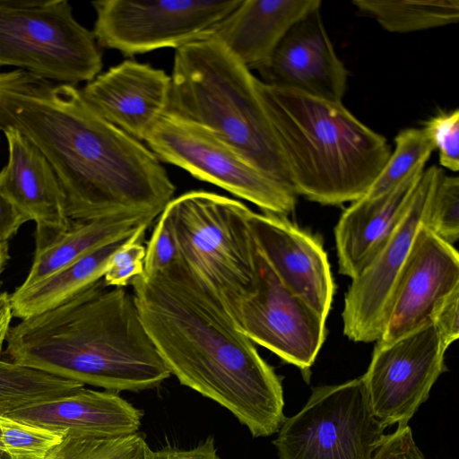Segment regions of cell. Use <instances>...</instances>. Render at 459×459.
<instances>
[{
    "label": "cell",
    "instance_id": "6da1fadb",
    "mask_svg": "<svg viewBox=\"0 0 459 459\" xmlns=\"http://www.w3.org/2000/svg\"><path fill=\"white\" fill-rule=\"evenodd\" d=\"M0 125L48 160L70 220L160 215L173 199L176 186L154 153L101 117L74 85L20 69L0 73Z\"/></svg>",
    "mask_w": 459,
    "mask_h": 459
},
{
    "label": "cell",
    "instance_id": "7a4b0ae2",
    "mask_svg": "<svg viewBox=\"0 0 459 459\" xmlns=\"http://www.w3.org/2000/svg\"><path fill=\"white\" fill-rule=\"evenodd\" d=\"M142 322L179 383L219 403L254 437L285 420L281 377L181 261L131 282Z\"/></svg>",
    "mask_w": 459,
    "mask_h": 459
},
{
    "label": "cell",
    "instance_id": "3957f363",
    "mask_svg": "<svg viewBox=\"0 0 459 459\" xmlns=\"http://www.w3.org/2000/svg\"><path fill=\"white\" fill-rule=\"evenodd\" d=\"M6 343L9 361L115 393L155 388L171 376L134 294L103 278L11 326Z\"/></svg>",
    "mask_w": 459,
    "mask_h": 459
},
{
    "label": "cell",
    "instance_id": "277c9868",
    "mask_svg": "<svg viewBox=\"0 0 459 459\" xmlns=\"http://www.w3.org/2000/svg\"><path fill=\"white\" fill-rule=\"evenodd\" d=\"M296 195L325 205L363 197L386 163V139L342 102L275 88L257 78Z\"/></svg>",
    "mask_w": 459,
    "mask_h": 459
},
{
    "label": "cell",
    "instance_id": "5b68a950",
    "mask_svg": "<svg viewBox=\"0 0 459 459\" xmlns=\"http://www.w3.org/2000/svg\"><path fill=\"white\" fill-rule=\"evenodd\" d=\"M170 77L167 112L202 126L257 169L290 186L257 78L222 44L201 39L176 49Z\"/></svg>",
    "mask_w": 459,
    "mask_h": 459
},
{
    "label": "cell",
    "instance_id": "8992f818",
    "mask_svg": "<svg viewBox=\"0 0 459 459\" xmlns=\"http://www.w3.org/2000/svg\"><path fill=\"white\" fill-rule=\"evenodd\" d=\"M164 211L180 260L218 298L239 328L242 303L256 288L257 248L243 203L206 191L172 199Z\"/></svg>",
    "mask_w": 459,
    "mask_h": 459
},
{
    "label": "cell",
    "instance_id": "52a82bcc",
    "mask_svg": "<svg viewBox=\"0 0 459 459\" xmlns=\"http://www.w3.org/2000/svg\"><path fill=\"white\" fill-rule=\"evenodd\" d=\"M94 34L76 21L66 0H0V67L74 85L102 69Z\"/></svg>",
    "mask_w": 459,
    "mask_h": 459
},
{
    "label": "cell",
    "instance_id": "ba28073f",
    "mask_svg": "<svg viewBox=\"0 0 459 459\" xmlns=\"http://www.w3.org/2000/svg\"><path fill=\"white\" fill-rule=\"evenodd\" d=\"M385 428L373 415L362 377L313 388L273 441L280 459H372Z\"/></svg>",
    "mask_w": 459,
    "mask_h": 459
},
{
    "label": "cell",
    "instance_id": "9c48e42d",
    "mask_svg": "<svg viewBox=\"0 0 459 459\" xmlns=\"http://www.w3.org/2000/svg\"><path fill=\"white\" fill-rule=\"evenodd\" d=\"M160 160L258 206L287 217L295 209L292 188L265 174L202 126L165 113L144 141Z\"/></svg>",
    "mask_w": 459,
    "mask_h": 459
},
{
    "label": "cell",
    "instance_id": "30bf717a",
    "mask_svg": "<svg viewBox=\"0 0 459 459\" xmlns=\"http://www.w3.org/2000/svg\"><path fill=\"white\" fill-rule=\"evenodd\" d=\"M241 0H101L91 3L99 46L125 56L199 40Z\"/></svg>",
    "mask_w": 459,
    "mask_h": 459
},
{
    "label": "cell",
    "instance_id": "8fae6325",
    "mask_svg": "<svg viewBox=\"0 0 459 459\" xmlns=\"http://www.w3.org/2000/svg\"><path fill=\"white\" fill-rule=\"evenodd\" d=\"M447 346L429 321L389 343L377 342L361 376L373 415L386 428L406 425L446 370Z\"/></svg>",
    "mask_w": 459,
    "mask_h": 459
},
{
    "label": "cell",
    "instance_id": "7c38bea8",
    "mask_svg": "<svg viewBox=\"0 0 459 459\" xmlns=\"http://www.w3.org/2000/svg\"><path fill=\"white\" fill-rule=\"evenodd\" d=\"M443 173L437 166L424 169L403 219L372 261L351 279L342 313L343 333L350 340L371 342L381 337L397 281Z\"/></svg>",
    "mask_w": 459,
    "mask_h": 459
},
{
    "label": "cell",
    "instance_id": "4fadbf2b",
    "mask_svg": "<svg viewBox=\"0 0 459 459\" xmlns=\"http://www.w3.org/2000/svg\"><path fill=\"white\" fill-rule=\"evenodd\" d=\"M255 292L241 305L239 329L308 377L325 342V318L279 280L257 250Z\"/></svg>",
    "mask_w": 459,
    "mask_h": 459
},
{
    "label": "cell",
    "instance_id": "5bb4252c",
    "mask_svg": "<svg viewBox=\"0 0 459 459\" xmlns=\"http://www.w3.org/2000/svg\"><path fill=\"white\" fill-rule=\"evenodd\" d=\"M459 288V255L422 224L397 281L379 343H389L430 321L434 308Z\"/></svg>",
    "mask_w": 459,
    "mask_h": 459
},
{
    "label": "cell",
    "instance_id": "9a60e30c",
    "mask_svg": "<svg viewBox=\"0 0 459 459\" xmlns=\"http://www.w3.org/2000/svg\"><path fill=\"white\" fill-rule=\"evenodd\" d=\"M300 18L257 69L263 83L342 102L348 73L325 27L320 7Z\"/></svg>",
    "mask_w": 459,
    "mask_h": 459
},
{
    "label": "cell",
    "instance_id": "2e32d148",
    "mask_svg": "<svg viewBox=\"0 0 459 459\" xmlns=\"http://www.w3.org/2000/svg\"><path fill=\"white\" fill-rule=\"evenodd\" d=\"M249 226L257 250L282 284L326 319L334 284L321 241L272 213L252 211Z\"/></svg>",
    "mask_w": 459,
    "mask_h": 459
},
{
    "label": "cell",
    "instance_id": "e0dca14e",
    "mask_svg": "<svg viewBox=\"0 0 459 459\" xmlns=\"http://www.w3.org/2000/svg\"><path fill=\"white\" fill-rule=\"evenodd\" d=\"M171 77L163 70L132 59L99 74L81 90L105 120L138 141L168 111Z\"/></svg>",
    "mask_w": 459,
    "mask_h": 459
},
{
    "label": "cell",
    "instance_id": "ac0fdd59",
    "mask_svg": "<svg viewBox=\"0 0 459 459\" xmlns=\"http://www.w3.org/2000/svg\"><path fill=\"white\" fill-rule=\"evenodd\" d=\"M7 416L65 434L117 438L140 431L143 411L112 391L85 388L26 405Z\"/></svg>",
    "mask_w": 459,
    "mask_h": 459
},
{
    "label": "cell",
    "instance_id": "d6986e66",
    "mask_svg": "<svg viewBox=\"0 0 459 459\" xmlns=\"http://www.w3.org/2000/svg\"><path fill=\"white\" fill-rule=\"evenodd\" d=\"M417 169L391 190L363 196L342 213L334 229L339 272L355 278L376 256L405 214L424 171Z\"/></svg>",
    "mask_w": 459,
    "mask_h": 459
},
{
    "label": "cell",
    "instance_id": "ffe728a7",
    "mask_svg": "<svg viewBox=\"0 0 459 459\" xmlns=\"http://www.w3.org/2000/svg\"><path fill=\"white\" fill-rule=\"evenodd\" d=\"M8 160L0 170V191L36 227L65 229L70 223L65 196L49 162L17 129L2 126Z\"/></svg>",
    "mask_w": 459,
    "mask_h": 459
},
{
    "label": "cell",
    "instance_id": "44dd1931",
    "mask_svg": "<svg viewBox=\"0 0 459 459\" xmlns=\"http://www.w3.org/2000/svg\"><path fill=\"white\" fill-rule=\"evenodd\" d=\"M320 0H241L203 39L222 44L249 70L259 69L287 31Z\"/></svg>",
    "mask_w": 459,
    "mask_h": 459
},
{
    "label": "cell",
    "instance_id": "7402d4cb",
    "mask_svg": "<svg viewBox=\"0 0 459 459\" xmlns=\"http://www.w3.org/2000/svg\"><path fill=\"white\" fill-rule=\"evenodd\" d=\"M157 216L153 212H125L71 220L65 229L36 227L32 264L21 286H30L99 247L149 228Z\"/></svg>",
    "mask_w": 459,
    "mask_h": 459
},
{
    "label": "cell",
    "instance_id": "603a6c76",
    "mask_svg": "<svg viewBox=\"0 0 459 459\" xmlns=\"http://www.w3.org/2000/svg\"><path fill=\"white\" fill-rule=\"evenodd\" d=\"M142 228L99 247L40 281L10 294L13 315L22 319L53 309L103 278L112 255L126 244L145 237Z\"/></svg>",
    "mask_w": 459,
    "mask_h": 459
},
{
    "label": "cell",
    "instance_id": "cb8c5ba5",
    "mask_svg": "<svg viewBox=\"0 0 459 459\" xmlns=\"http://www.w3.org/2000/svg\"><path fill=\"white\" fill-rule=\"evenodd\" d=\"M351 3L390 32L429 30L456 23L459 19L458 0H354Z\"/></svg>",
    "mask_w": 459,
    "mask_h": 459
},
{
    "label": "cell",
    "instance_id": "d4e9b609",
    "mask_svg": "<svg viewBox=\"0 0 459 459\" xmlns=\"http://www.w3.org/2000/svg\"><path fill=\"white\" fill-rule=\"evenodd\" d=\"M84 385L52 374L0 359V413L61 397Z\"/></svg>",
    "mask_w": 459,
    "mask_h": 459
},
{
    "label": "cell",
    "instance_id": "484cf974",
    "mask_svg": "<svg viewBox=\"0 0 459 459\" xmlns=\"http://www.w3.org/2000/svg\"><path fill=\"white\" fill-rule=\"evenodd\" d=\"M394 150L364 196L376 197L395 187L409 175L425 168L435 151L424 127L401 130L394 138Z\"/></svg>",
    "mask_w": 459,
    "mask_h": 459
},
{
    "label": "cell",
    "instance_id": "4316f807",
    "mask_svg": "<svg viewBox=\"0 0 459 459\" xmlns=\"http://www.w3.org/2000/svg\"><path fill=\"white\" fill-rule=\"evenodd\" d=\"M150 447L142 432L117 438L66 434L44 459H143Z\"/></svg>",
    "mask_w": 459,
    "mask_h": 459
},
{
    "label": "cell",
    "instance_id": "83f0119b",
    "mask_svg": "<svg viewBox=\"0 0 459 459\" xmlns=\"http://www.w3.org/2000/svg\"><path fill=\"white\" fill-rule=\"evenodd\" d=\"M65 435L0 413V444L11 459H44Z\"/></svg>",
    "mask_w": 459,
    "mask_h": 459
},
{
    "label": "cell",
    "instance_id": "f1b7e54d",
    "mask_svg": "<svg viewBox=\"0 0 459 459\" xmlns=\"http://www.w3.org/2000/svg\"><path fill=\"white\" fill-rule=\"evenodd\" d=\"M425 226L444 241L453 245L459 238V178L441 176Z\"/></svg>",
    "mask_w": 459,
    "mask_h": 459
},
{
    "label": "cell",
    "instance_id": "f546056e",
    "mask_svg": "<svg viewBox=\"0 0 459 459\" xmlns=\"http://www.w3.org/2000/svg\"><path fill=\"white\" fill-rule=\"evenodd\" d=\"M425 130L430 136L435 150L437 149L439 162L447 169H459V110L444 112L425 122Z\"/></svg>",
    "mask_w": 459,
    "mask_h": 459
},
{
    "label": "cell",
    "instance_id": "4dcf8cb0",
    "mask_svg": "<svg viewBox=\"0 0 459 459\" xmlns=\"http://www.w3.org/2000/svg\"><path fill=\"white\" fill-rule=\"evenodd\" d=\"M179 260L180 255L172 223L163 210L145 247L143 274L152 275Z\"/></svg>",
    "mask_w": 459,
    "mask_h": 459
},
{
    "label": "cell",
    "instance_id": "1f68e13d",
    "mask_svg": "<svg viewBox=\"0 0 459 459\" xmlns=\"http://www.w3.org/2000/svg\"><path fill=\"white\" fill-rule=\"evenodd\" d=\"M143 239L140 238L126 244L112 255L103 276L106 285L126 287L143 273Z\"/></svg>",
    "mask_w": 459,
    "mask_h": 459
},
{
    "label": "cell",
    "instance_id": "d6a6232c",
    "mask_svg": "<svg viewBox=\"0 0 459 459\" xmlns=\"http://www.w3.org/2000/svg\"><path fill=\"white\" fill-rule=\"evenodd\" d=\"M372 459H425V456L406 424L398 425L394 432L385 436Z\"/></svg>",
    "mask_w": 459,
    "mask_h": 459
},
{
    "label": "cell",
    "instance_id": "836d02e7",
    "mask_svg": "<svg viewBox=\"0 0 459 459\" xmlns=\"http://www.w3.org/2000/svg\"><path fill=\"white\" fill-rule=\"evenodd\" d=\"M430 321L437 327L444 343L449 345L459 337V288L437 303Z\"/></svg>",
    "mask_w": 459,
    "mask_h": 459
},
{
    "label": "cell",
    "instance_id": "e575fe53",
    "mask_svg": "<svg viewBox=\"0 0 459 459\" xmlns=\"http://www.w3.org/2000/svg\"><path fill=\"white\" fill-rule=\"evenodd\" d=\"M143 459H221L217 453L214 438L208 437L193 448L180 449L166 447L150 450Z\"/></svg>",
    "mask_w": 459,
    "mask_h": 459
},
{
    "label": "cell",
    "instance_id": "d590c367",
    "mask_svg": "<svg viewBox=\"0 0 459 459\" xmlns=\"http://www.w3.org/2000/svg\"><path fill=\"white\" fill-rule=\"evenodd\" d=\"M29 219L0 191V244L8 241Z\"/></svg>",
    "mask_w": 459,
    "mask_h": 459
},
{
    "label": "cell",
    "instance_id": "8d00e7d4",
    "mask_svg": "<svg viewBox=\"0 0 459 459\" xmlns=\"http://www.w3.org/2000/svg\"><path fill=\"white\" fill-rule=\"evenodd\" d=\"M13 316L10 294L7 292H0V359L4 344L6 342L11 328Z\"/></svg>",
    "mask_w": 459,
    "mask_h": 459
},
{
    "label": "cell",
    "instance_id": "74e56055",
    "mask_svg": "<svg viewBox=\"0 0 459 459\" xmlns=\"http://www.w3.org/2000/svg\"><path fill=\"white\" fill-rule=\"evenodd\" d=\"M10 259L8 243L0 244V278Z\"/></svg>",
    "mask_w": 459,
    "mask_h": 459
},
{
    "label": "cell",
    "instance_id": "f35d334b",
    "mask_svg": "<svg viewBox=\"0 0 459 459\" xmlns=\"http://www.w3.org/2000/svg\"><path fill=\"white\" fill-rule=\"evenodd\" d=\"M0 459H11L7 454L2 449L1 444H0Z\"/></svg>",
    "mask_w": 459,
    "mask_h": 459
},
{
    "label": "cell",
    "instance_id": "ab89813d",
    "mask_svg": "<svg viewBox=\"0 0 459 459\" xmlns=\"http://www.w3.org/2000/svg\"><path fill=\"white\" fill-rule=\"evenodd\" d=\"M0 131H1V125H0Z\"/></svg>",
    "mask_w": 459,
    "mask_h": 459
}]
</instances>
